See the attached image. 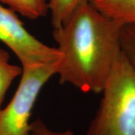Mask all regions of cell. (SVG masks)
I'll use <instances>...</instances> for the list:
<instances>
[{"label": "cell", "instance_id": "obj_10", "mask_svg": "<svg viewBox=\"0 0 135 135\" xmlns=\"http://www.w3.org/2000/svg\"><path fill=\"white\" fill-rule=\"evenodd\" d=\"M29 135H76L70 130L57 131L50 129L43 121L37 119L30 125Z\"/></svg>", "mask_w": 135, "mask_h": 135}, {"label": "cell", "instance_id": "obj_5", "mask_svg": "<svg viewBox=\"0 0 135 135\" xmlns=\"http://www.w3.org/2000/svg\"><path fill=\"white\" fill-rule=\"evenodd\" d=\"M104 15L120 25H135V0H89Z\"/></svg>", "mask_w": 135, "mask_h": 135}, {"label": "cell", "instance_id": "obj_1", "mask_svg": "<svg viewBox=\"0 0 135 135\" xmlns=\"http://www.w3.org/2000/svg\"><path fill=\"white\" fill-rule=\"evenodd\" d=\"M122 25L85 0L65 23L53 29L61 54L56 75L62 84L101 93L120 53Z\"/></svg>", "mask_w": 135, "mask_h": 135}, {"label": "cell", "instance_id": "obj_8", "mask_svg": "<svg viewBox=\"0 0 135 135\" xmlns=\"http://www.w3.org/2000/svg\"><path fill=\"white\" fill-rule=\"evenodd\" d=\"M53 29L61 27L85 0H47Z\"/></svg>", "mask_w": 135, "mask_h": 135}, {"label": "cell", "instance_id": "obj_2", "mask_svg": "<svg viewBox=\"0 0 135 135\" xmlns=\"http://www.w3.org/2000/svg\"><path fill=\"white\" fill-rule=\"evenodd\" d=\"M86 135H135V71L119 53Z\"/></svg>", "mask_w": 135, "mask_h": 135}, {"label": "cell", "instance_id": "obj_4", "mask_svg": "<svg viewBox=\"0 0 135 135\" xmlns=\"http://www.w3.org/2000/svg\"><path fill=\"white\" fill-rule=\"evenodd\" d=\"M0 41L15 53L21 67L56 62L61 54L34 37L25 28L17 13L0 3Z\"/></svg>", "mask_w": 135, "mask_h": 135}, {"label": "cell", "instance_id": "obj_7", "mask_svg": "<svg viewBox=\"0 0 135 135\" xmlns=\"http://www.w3.org/2000/svg\"><path fill=\"white\" fill-rule=\"evenodd\" d=\"M22 67L10 62L8 52L0 47V113L6 92L17 77L21 75Z\"/></svg>", "mask_w": 135, "mask_h": 135}, {"label": "cell", "instance_id": "obj_9", "mask_svg": "<svg viewBox=\"0 0 135 135\" xmlns=\"http://www.w3.org/2000/svg\"><path fill=\"white\" fill-rule=\"evenodd\" d=\"M120 51L135 71V25H122L119 35Z\"/></svg>", "mask_w": 135, "mask_h": 135}, {"label": "cell", "instance_id": "obj_3", "mask_svg": "<svg viewBox=\"0 0 135 135\" xmlns=\"http://www.w3.org/2000/svg\"><path fill=\"white\" fill-rule=\"evenodd\" d=\"M59 61L22 68L20 81L0 113V135H29L30 117L44 86L57 72Z\"/></svg>", "mask_w": 135, "mask_h": 135}, {"label": "cell", "instance_id": "obj_6", "mask_svg": "<svg viewBox=\"0 0 135 135\" xmlns=\"http://www.w3.org/2000/svg\"><path fill=\"white\" fill-rule=\"evenodd\" d=\"M0 3L30 20L43 17L49 11L47 0H0Z\"/></svg>", "mask_w": 135, "mask_h": 135}]
</instances>
